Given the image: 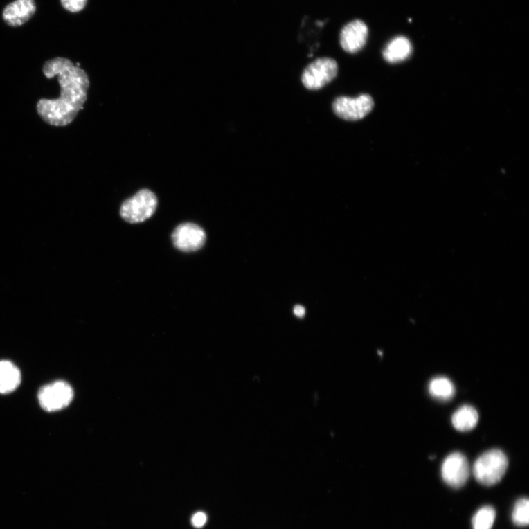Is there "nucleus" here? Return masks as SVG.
<instances>
[{"label": "nucleus", "instance_id": "f257e3e1", "mask_svg": "<svg viewBox=\"0 0 529 529\" xmlns=\"http://www.w3.org/2000/svg\"><path fill=\"white\" fill-rule=\"evenodd\" d=\"M43 72L46 78L57 76L61 93L57 99L40 100L36 109L48 125L66 126L74 121L87 100L90 87L89 76L85 71L64 57L47 61Z\"/></svg>", "mask_w": 529, "mask_h": 529}, {"label": "nucleus", "instance_id": "f03ea898", "mask_svg": "<svg viewBox=\"0 0 529 529\" xmlns=\"http://www.w3.org/2000/svg\"><path fill=\"white\" fill-rule=\"evenodd\" d=\"M509 462L508 456L499 449H492L481 455L473 467L477 482L484 486L499 483L506 474Z\"/></svg>", "mask_w": 529, "mask_h": 529}, {"label": "nucleus", "instance_id": "7ed1b4c3", "mask_svg": "<svg viewBox=\"0 0 529 529\" xmlns=\"http://www.w3.org/2000/svg\"><path fill=\"white\" fill-rule=\"evenodd\" d=\"M158 204L157 196L152 190L144 188L123 202L120 215L131 224L143 222L152 217Z\"/></svg>", "mask_w": 529, "mask_h": 529}, {"label": "nucleus", "instance_id": "20e7f679", "mask_svg": "<svg viewBox=\"0 0 529 529\" xmlns=\"http://www.w3.org/2000/svg\"><path fill=\"white\" fill-rule=\"evenodd\" d=\"M338 72L339 66L334 59L321 57L306 67L302 75V81L306 89L319 90L331 82Z\"/></svg>", "mask_w": 529, "mask_h": 529}, {"label": "nucleus", "instance_id": "39448f33", "mask_svg": "<svg viewBox=\"0 0 529 529\" xmlns=\"http://www.w3.org/2000/svg\"><path fill=\"white\" fill-rule=\"evenodd\" d=\"M375 107L374 100L368 94L356 98L340 97L332 104L334 114L346 121H359L367 116Z\"/></svg>", "mask_w": 529, "mask_h": 529}, {"label": "nucleus", "instance_id": "423d86ee", "mask_svg": "<svg viewBox=\"0 0 529 529\" xmlns=\"http://www.w3.org/2000/svg\"><path fill=\"white\" fill-rule=\"evenodd\" d=\"M74 398L70 384L64 381L53 382L42 387L38 394L41 406L45 411L55 412L68 406Z\"/></svg>", "mask_w": 529, "mask_h": 529}, {"label": "nucleus", "instance_id": "0eeeda50", "mask_svg": "<svg viewBox=\"0 0 529 529\" xmlns=\"http://www.w3.org/2000/svg\"><path fill=\"white\" fill-rule=\"evenodd\" d=\"M470 465L465 456L460 453H452L442 463L441 473L445 483L453 488H460L470 476Z\"/></svg>", "mask_w": 529, "mask_h": 529}, {"label": "nucleus", "instance_id": "6e6552de", "mask_svg": "<svg viewBox=\"0 0 529 529\" xmlns=\"http://www.w3.org/2000/svg\"><path fill=\"white\" fill-rule=\"evenodd\" d=\"M206 233L196 224L186 223L179 225L172 235L174 246L184 252L197 251L206 242Z\"/></svg>", "mask_w": 529, "mask_h": 529}, {"label": "nucleus", "instance_id": "1a4fd4ad", "mask_svg": "<svg viewBox=\"0 0 529 529\" xmlns=\"http://www.w3.org/2000/svg\"><path fill=\"white\" fill-rule=\"evenodd\" d=\"M368 37V28L361 20H354L346 25L340 35V43L343 51L357 53L365 46Z\"/></svg>", "mask_w": 529, "mask_h": 529}, {"label": "nucleus", "instance_id": "9d476101", "mask_svg": "<svg viewBox=\"0 0 529 529\" xmlns=\"http://www.w3.org/2000/svg\"><path fill=\"white\" fill-rule=\"evenodd\" d=\"M35 10L34 0H16L5 8L3 17L9 26L19 27L33 17Z\"/></svg>", "mask_w": 529, "mask_h": 529}, {"label": "nucleus", "instance_id": "9b49d317", "mask_svg": "<svg viewBox=\"0 0 529 529\" xmlns=\"http://www.w3.org/2000/svg\"><path fill=\"white\" fill-rule=\"evenodd\" d=\"M413 46L410 41L404 36L393 39L383 51V57L391 64L400 63L410 57Z\"/></svg>", "mask_w": 529, "mask_h": 529}, {"label": "nucleus", "instance_id": "f8f14e48", "mask_svg": "<svg viewBox=\"0 0 529 529\" xmlns=\"http://www.w3.org/2000/svg\"><path fill=\"white\" fill-rule=\"evenodd\" d=\"M21 376L19 369L8 360L0 361V393L8 394L18 388Z\"/></svg>", "mask_w": 529, "mask_h": 529}, {"label": "nucleus", "instance_id": "ddd939ff", "mask_svg": "<svg viewBox=\"0 0 529 529\" xmlns=\"http://www.w3.org/2000/svg\"><path fill=\"white\" fill-rule=\"evenodd\" d=\"M478 422V414L474 407L464 405L452 416V424L456 430L468 431L474 429Z\"/></svg>", "mask_w": 529, "mask_h": 529}, {"label": "nucleus", "instance_id": "4468645a", "mask_svg": "<svg viewBox=\"0 0 529 529\" xmlns=\"http://www.w3.org/2000/svg\"><path fill=\"white\" fill-rule=\"evenodd\" d=\"M429 391L435 399L440 401L451 400L455 394L453 382L444 377L433 379L429 383Z\"/></svg>", "mask_w": 529, "mask_h": 529}, {"label": "nucleus", "instance_id": "2eb2a0df", "mask_svg": "<svg viewBox=\"0 0 529 529\" xmlns=\"http://www.w3.org/2000/svg\"><path fill=\"white\" fill-rule=\"evenodd\" d=\"M496 514V510L491 507L480 509L472 520L474 529H491L495 522Z\"/></svg>", "mask_w": 529, "mask_h": 529}, {"label": "nucleus", "instance_id": "dca6fc26", "mask_svg": "<svg viewBox=\"0 0 529 529\" xmlns=\"http://www.w3.org/2000/svg\"><path fill=\"white\" fill-rule=\"evenodd\" d=\"M528 509L529 503L527 499H521L516 502L512 513V521L516 526H528L529 522Z\"/></svg>", "mask_w": 529, "mask_h": 529}, {"label": "nucleus", "instance_id": "f3484780", "mask_svg": "<svg viewBox=\"0 0 529 529\" xmlns=\"http://www.w3.org/2000/svg\"><path fill=\"white\" fill-rule=\"evenodd\" d=\"M61 3L66 10L71 13H77L85 8L88 0H61Z\"/></svg>", "mask_w": 529, "mask_h": 529}, {"label": "nucleus", "instance_id": "a211bd4d", "mask_svg": "<svg viewBox=\"0 0 529 529\" xmlns=\"http://www.w3.org/2000/svg\"><path fill=\"white\" fill-rule=\"evenodd\" d=\"M191 522L196 528H201L207 522V515L201 512H197L192 518Z\"/></svg>", "mask_w": 529, "mask_h": 529}, {"label": "nucleus", "instance_id": "6ab92c4d", "mask_svg": "<svg viewBox=\"0 0 529 529\" xmlns=\"http://www.w3.org/2000/svg\"><path fill=\"white\" fill-rule=\"evenodd\" d=\"M305 309L303 306L297 305L294 309V314L298 318H303L305 315Z\"/></svg>", "mask_w": 529, "mask_h": 529}]
</instances>
